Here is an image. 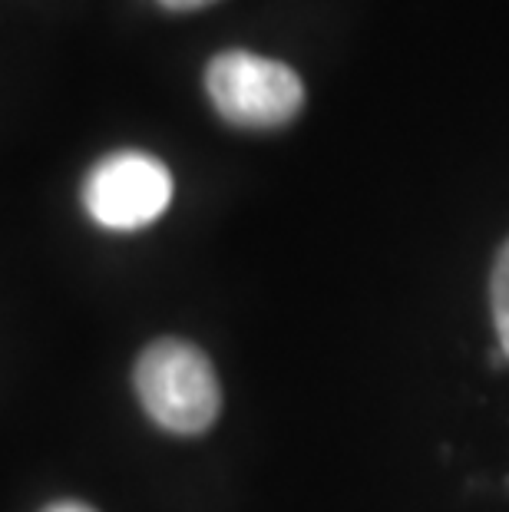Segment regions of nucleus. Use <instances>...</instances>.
I'll return each mask as SVG.
<instances>
[{
    "label": "nucleus",
    "instance_id": "obj_1",
    "mask_svg": "<svg viewBox=\"0 0 509 512\" xmlns=\"http://www.w3.org/2000/svg\"><path fill=\"white\" fill-rule=\"evenodd\" d=\"M136 397L146 417L176 437H199L219 420L222 390L212 361L196 344L162 337L136 361Z\"/></svg>",
    "mask_w": 509,
    "mask_h": 512
},
{
    "label": "nucleus",
    "instance_id": "obj_2",
    "mask_svg": "<svg viewBox=\"0 0 509 512\" xmlns=\"http://www.w3.org/2000/svg\"><path fill=\"white\" fill-rule=\"evenodd\" d=\"M205 90L215 113L238 129H278L305 106V83L288 63L248 50H225L212 57Z\"/></svg>",
    "mask_w": 509,
    "mask_h": 512
},
{
    "label": "nucleus",
    "instance_id": "obj_6",
    "mask_svg": "<svg viewBox=\"0 0 509 512\" xmlns=\"http://www.w3.org/2000/svg\"><path fill=\"white\" fill-rule=\"evenodd\" d=\"M43 512H96V509H90L86 503H53V506H47Z\"/></svg>",
    "mask_w": 509,
    "mask_h": 512
},
{
    "label": "nucleus",
    "instance_id": "obj_5",
    "mask_svg": "<svg viewBox=\"0 0 509 512\" xmlns=\"http://www.w3.org/2000/svg\"><path fill=\"white\" fill-rule=\"evenodd\" d=\"M209 4H215V0H159V7H166V10H199Z\"/></svg>",
    "mask_w": 509,
    "mask_h": 512
},
{
    "label": "nucleus",
    "instance_id": "obj_3",
    "mask_svg": "<svg viewBox=\"0 0 509 512\" xmlns=\"http://www.w3.org/2000/svg\"><path fill=\"white\" fill-rule=\"evenodd\" d=\"M172 202V176L166 162L149 152H110L83 179L86 215L110 232H136L153 225Z\"/></svg>",
    "mask_w": 509,
    "mask_h": 512
},
{
    "label": "nucleus",
    "instance_id": "obj_4",
    "mask_svg": "<svg viewBox=\"0 0 509 512\" xmlns=\"http://www.w3.org/2000/svg\"><path fill=\"white\" fill-rule=\"evenodd\" d=\"M490 301H493V321L496 337H500V354L509 361V238L496 255L493 278H490Z\"/></svg>",
    "mask_w": 509,
    "mask_h": 512
}]
</instances>
